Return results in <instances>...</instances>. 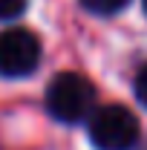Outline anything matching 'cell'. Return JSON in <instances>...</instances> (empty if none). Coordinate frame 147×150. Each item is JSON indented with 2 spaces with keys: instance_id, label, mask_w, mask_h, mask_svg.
<instances>
[{
  "instance_id": "3957f363",
  "label": "cell",
  "mask_w": 147,
  "mask_h": 150,
  "mask_svg": "<svg viewBox=\"0 0 147 150\" xmlns=\"http://www.w3.org/2000/svg\"><path fill=\"white\" fill-rule=\"evenodd\" d=\"M40 64V40L29 29L0 32V78H26Z\"/></svg>"
},
{
  "instance_id": "6da1fadb",
  "label": "cell",
  "mask_w": 147,
  "mask_h": 150,
  "mask_svg": "<svg viewBox=\"0 0 147 150\" xmlns=\"http://www.w3.org/2000/svg\"><path fill=\"white\" fill-rule=\"evenodd\" d=\"M95 110V87L78 72H61L46 87V112L61 124H81Z\"/></svg>"
},
{
  "instance_id": "52a82bcc",
  "label": "cell",
  "mask_w": 147,
  "mask_h": 150,
  "mask_svg": "<svg viewBox=\"0 0 147 150\" xmlns=\"http://www.w3.org/2000/svg\"><path fill=\"white\" fill-rule=\"evenodd\" d=\"M141 6H144V15H147V0H141Z\"/></svg>"
},
{
  "instance_id": "277c9868",
  "label": "cell",
  "mask_w": 147,
  "mask_h": 150,
  "mask_svg": "<svg viewBox=\"0 0 147 150\" xmlns=\"http://www.w3.org/2000/svg\"><path fill=\"white\" fill-rule=\"evenodd\" d=\"M130 0H81V6L92 15H118Z\"/></svg>"
},
{
  "instance_id": "5b68a950",
  "label": "cell",
  "mask_w": 147,
  "mask_h": 150,
  "mask_svg": "<svg viewBox=\"0 0 147 150\" xmlns=\"http://www.w3.org/2000/svg\"><path fill=\"white\" fill-rule=\"evenodd\" d=\"M29 0H0V20H15L26 12Z\"/></svg>"
},
{
  "instance_id": "8992f818",
  "label": "cell",
  "mask_w": 147,
  "mask_h": 150,
  "mask_svg": "<svg viewBox=\"0 0 147 150\" xmlns=\"http://www.w3.org/2000/svg\"><path fill=\"white\" fill-rule=\"evenodd\" d=\"M133 90H136V98H139V104L147 107V64L136 72V81H133Z\"/></svg>"
},
{
  "instance_id": "7a4b0ae2",
  "label": "cell",
  "mask_w": 147,
  "mask_h": 150,
  "mask_svg": "<svg viewBox=\"0 0 147 150\" xmlns=\"http://www.w3.org/2000/svg\"><path fill=\"white\" fill-rule=\"evenodd\" d=\"M87 136L95 150H133L139 144V118L121 104L95 107L87 118Z\"/></svg>"
}]
</instances>
